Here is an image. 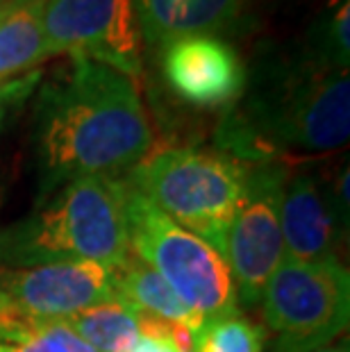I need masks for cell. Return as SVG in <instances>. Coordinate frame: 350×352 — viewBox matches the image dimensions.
Here are the masks:
<instances>
[{
    "instance_id": "1",
    "label": "cell",
    "mask_w": 350,
    "mask_h": 352,
    "mask_svg": "<svg viewBox=\"0 0 350 352\" xmlns=\"http://www.w3.org/2000/svg\"><path fill=\"white\" fill-rule=\"evenodd\" d=\"M34 114L39 200L71 179L128 173L153 144L135 80L87 57L41 87Z\"/></svg>"
},
{
    "instance_id": "2",
    "label": "cell",
    "mask_w": 350,
    "mask_h": 352,
    "mask_svg": "<svg viewBox=\"0 0 350 352\" xmlns=\"http://www.w3.org/2000/svg\"><path fill=\"white\" fill-rule=\"evenodd\" d=\"M232 104L219 141L234 160L266 164L275 153H330L348 144V69L330 64L309 43L259 59L245 94Z\"/></svg>"
},
{
    "instance_id": "3",
    "label": "cell",
    "mask_w": 350,
    "mask_h": 352,
    "mask_svg": "<svg viewBox=\"0 0 350 352\" xmlns=\"http://www.w3.org/2000/svg\"><path fill=\"white\" fill-rule=\"evenodd\" d=\"M130 252L123 179L87 175L39 200V207L0 228V271L57 261L121 266Z\"/></svg>"
},
{
    "instance_id": "4",
    "label": "cell",
    "mask_w": 350,
    "mask_h": 352,
    "mask_svg": "<svg viewBox=\"0 0 350 352\" xmlns=\"http://www.w3.org/2000/svg\"><path fill=\"white\" fill-rule=\"evenodd\" d=\"M248 168L226 153L164 148L146 155L123 182L223 254Z\"/></svg>"
},
{
    "instance_id": "5",
    "label": "cell",
    "mask_w": 350,
    "mask_h": 352,
    "mask_svg": "<svg viewBox=\"0 0 350 352\" xmlns=\"http://www.w3.org/2000/svg\"><path fill=\"white\" fill-rule=\"evenodd\" d=\"M123 186L130 252L151 266L205 323L239 316V296L226 257L205 239L171 221L125 182Z\"/></svg>"
},
{
    "instance_id": "6",
    "label": "cell",
    "mask_w": 350,
    "mask_h": 352,
    "mask_svg": "<svg viewBox=\"0 0 350 352\" xmlns=\"http://www.w3.org/2000/svg\"><path fill=\"white\" fill-rule=\"evenodd\" d=\"M264 318L280 334V352L327 346L346 334L350 277L341 261H282L262 291Z\"/></svg>"
},
{
    "instance_id": "7",
    "label": "cell",
    "mask_w": 350,
    "mask_h": 352,
    "mask_svg": "<svg viewBox=\"0 0 350 352\" xmlns=\"http://www.w3.org/2000/svg\"><path fill=\"white\" fill-rule=\"evenodd\" d=\"M287 170L273 164L250 166L226 236V257L237 296L257 302L271 275L285 261L280 202Z\"/></svg>"
},
{
    "instance_id": "8",
    "label": "cell",
    "mask_w": 350,
    "mask_h": 352,
    "mask_svg": "<svg viewBox=\"0 0 350 352\" xmlns=\"http://www.w3.org/2000/svg\"><path fill=\"white\" fill-rule=\"evenodd\" d=\"M53 55L87 57L128 78L141 73V30L132 0H43Z\"/></svg>"
},
{
    "instance_id": "9",
    "label": "cell",
    "mask_w": 350,
    "mask_h": 352,
    "mask_svg": "<svg viewBox=\"0 0 350 352\" xmlns=\"http://www.w3.org/2000/svg\"><path fill=\"white\" fill-rule=\"evenodd\" d=\"M0 291L32 320H66L94 305L118 300L116 266L98 261H57L0 271Z\"/></svg>"
},
{
    "instance_id": "10",
    "label": "cell",
    "mask_w": 350,
    "mask_h": 352,
    "mask_svg": "<svg viewBox=\"0 0 350 352\" xmlns=\"http://www.w3.org/2000/svg\"><path fill=\"white\" fill-rule=\"evenodd\" d=\"M162 73L182 102L193 107L232 104L245 89L237 50L216 34H193L162 46Z\"/></svg>"
},
{
    "instance_id": "11",
    "label": "cell",
    "mask_w": 350,
    "mask_h": 352,
    "mask_svg": "<svg viewBox=\"0 0 350 352\" xmlns=\"http://www.w3.org/2000/svg\"><path fill=\"white\" fill-rule=\"evenodd\" d=\"M280 228L285 261L334 259L337 219L311 175L296 173L285 179L280 202Z\"/></svg>"
},
{
    "instance_id": "12",
    "label": "cell",
    "mask_w": 350,
    "mask_h": 352,
    "mask_svg": "<svg viewBox=\"0 0 350 352\" xmlns=\"http://www.w3.org/2000/svg\"><path fill=\"white\" fill-rule=\"evenodd\" d=\"M137 23L148 46L193 34H216L232 28L243 0H132Z\"/></svg>"
},
{
    "instance_id": "13",
    "label": "cell",
    "mask_w": 350,
    "mask_h": 352,
    "mask_svg": "<svg viewBox=\"0 0 350 352\" xmlns=\"http://www.w3.org/2000/svg\"><path fill=\"white\" fill-rule=\"evenodd\" d=\"M43 0H14L0 12V82L30 71L53 52L43 34Z\"/></svg>"
},
{
    "instance_id": "14",
    "label": "cell",
    "mask_w": 350,
    "mask_h": 352,
    "mask_svg": "<svg viewBox=\"0 0 350 352\" xmlns=\"http://www.w3.org/2000/svg\"><path fill=\"white\" fill-rule=\"evenodd\" d=\"M116 294L118 300L132 305L141 314L184 323L196 329V334L205 325V320L193 309H189L175 296V291L151 266L144 264L135 252H128L123 264L116 266Z\"/></svg>"
},
{
    "instance_id": "15",
    "label": "cell",
    "mask_w": 350,
    "mask_h": 352,
    "mask_svg": "<svg viewBox=\"0 0 350 352\" xmlns=\"http://www.w3.org/2000/svg\"><path fill=\"white\" fill-rule=\"evenodd\" d=\"M66 323L98 352H130L141 339L139 309L123 300L94 305Z\"/></svg>"
},
{
    "instance_id": "16",
    "label": "cell",
    "mask_w": 350,
    "mask_h": 352,
    "mask_svg": "<svg viewBox=\"0 0 350 352\" xmlns=\"http://www.w3.org/2000/svg\"><path fill=\"white\" fill-rule=\"evenodd\" d=\"M264 334L239 316L207 320L196 334V352H262Z\"/></svg>"
},
{
    "instance_id": "17",
    "label": "cell",
    "mask_w": 350,
    "mask_h": 352,
    "mask_svg": "<svg viewBox=\"0 0 350 352\" xmlns=\"http://www.w3.org/2000/svg\"><path fill=\"white\" fill-rule=\"evenodd\" d=\"M350 0H334L332 12L316 25V36L309 41L323 59L339 69H348V52H350Z\"/></svg>"
},
{
    "instance_id": "18",
    "label": "cell",
    "mask_w": 350,
    "mask_h": 352,
    "mask_svg": "<svg viewBox=\"0 0 350 352\" xmlns=\"http://www.w3.org/2000/svg\"><path fill=\"white\" fill-rule=\"evenodd\" d=\"M39 341L48 352H98L91 348L66 320H28L23 339ZM19 341V343H21Z\"/></svg>"
},
{
    "instance_id": "19",
    "label": "cell",
    "mask_w": 350,
    "mask_h": 352,
    "mask_svg": "<svg viewBox=\"0 0 350 352\" xmlns=\"http://www.w3.org/2000/svg\"><path fill=\"white\" fill-rule=\"evenodd\" d=\"M43 78L41 69L28 71L23 76L12 78L0 82V134L10 123V118L28 102L30 96L34 94V89L39 87V82Z\"/></svg>"
},
{
    "instance_id": "20",
    "label": "cell",
    "mask_w": 350,
    "mask_h": 352,
    "mask_svg": "<svg viewBox=\"0 0 350 352\" xmlns=\"http://www.w3.org/2000/svg\"><path fill=\"white\" fill-rule=\"evenodd\" d=\"M28 316L17 311V307L10 302L3 291H0V341L3 343H19L28 329Z\"/></svg>"
},
{
    "instance_id": "21",
    "label": "cell",
    "mask_w": 350,
    "mask_h": 352,
    "mask_svg": "<svg viewBox=\"0 0 350 352\" xmlns=\"http://www.w3.org/2000/svg\"><path fill=\"white\" fill-rule=\"evenodd\" d=\"M130 352H180L177 348L171 346L168 341L162 339H148V336H141L139 343Z\"/></svg>"
},
{
    "instance_id": "22",
    "label": "cell",
    "mask_w": 350,
    "mask_h": 352,
    "mask_svg": "<svg viewBox=\"0 0 350 352\" xmlns=\"http://www.w3.org/2000/svg\"><path fill=\"white\" fill-rule=\"evenodd\" d=\"M0 352H48V350L43 348L39 341L25 339L21 343H3L0 341Z\"/></svg>"
},
{
    "instance_id": "23",
    "label": "cell",
    "mask_w": 350,
    "mask_h": 352,
    "mask_svg": "<svg viewBox=\"0 0 350 352\" xmlns=\"http://www.w3.org/2000/svg\"><path fill=\"white\" fill-rule=\"evenodd\" d=\"M298 352H348V339L337 341V343H327V346L309 348V350H298Z\"/></svg>"
},
{
    "instance_id": "24",
    "label": "cell",
    "mask_w": 350,
    "mask_h": 352,
    "mask_svg": "<svg viewBox=\"0 0 350 352\" xmlns=\"http://www.w3.org/2000/svg\"><path fill=\"white\" fill-rule=\"evenodd\" d=\"M10 3H14V0H0V10H3V7H7Z\"/></svg>"
},
{
    "instance_id": "25",
    "label": "cell",
    "mask_w": 350,
    "mask_h": 352,
    "mask_svg": "<svg viewBox=\"0 0 350 352\" xmlns=\"http://www.w3.org/2000/svg\"><path fill=\"white\" fill-rule=\"evenodd\" d=\"M0 12H3V10H0Z\"/></svg>"
}]
</instances>
